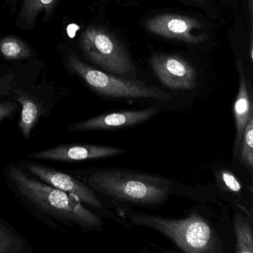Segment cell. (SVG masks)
Segmentation results:
<instances>
[{"mask_svg":"<svg viewBox=\"0 0 253 253\" xmlns=\"http://www.w3.org/2000/svg\"><path fill=\"white\" fill-rule=\"evenodd\" d=\"M68 66L91 90L100 95L111 98H149L169 100L171 94L157 88L149 86L142 81L118 78L107 72L97 70L71 54Z\"/></svg>","mask_w":253,"mask_h":253,"instance_id":"4","label":"cell"},{"mask_svg":"<svg viewBox=\"0 0 253 253\" xmlns=\"http://www.w3.org/2000/svg\"><path fill=\"white\" fill-rule=\"evenodd\" d=\"M253 0H248L249 11H250V18L251 22H253Z\"/></svg>","mask_w":253,"mask_h":253,"instance_id":"20","label":"cell"},{"mask_svg":"<svg viewBox=\"0 0 253 253\" xmlns=\"http://www.w3.org/2000/svg\"><path fill=\"white\" fill-rule=\"evenodd\" d=\"M20 110V106L14 100L0 101V124L5 121L12 120Z\"/></svg>","mask_w":253,"mask_h":253,"instance_id":"18","label":"cell"},{"mask_svg":"<svg viewBox=\"0 0 253 253\" xmlns=\"http://www.w3.org/2000/svg\"><path fill=\"white\" fill-rule=\"evenodd\" d=\"M57 0H23L20 21L25 27L34 24L40 14L43 12L46 19L52 14Z\"/></svg>","mask_w":253,"mask_h":253,"instance_id":"14","label":"cell"},{"mask_svg":"<svg viewBox=\"0 0 253 253\" xmlns=\"http://www.w3.org/2000/svg\"><path fill=\"white\" fill-rule=\"evenodd\" d=\"M29 240L11 223L0 217V253H32Z\"/></svg>","mask_w":253,"mask_h":253,"instance_id":"13","label":"cell"},{"mask_svg":"<svg viewBox=\"0 0 253 253\" xmlns=\"http://www.w3.org/2000/svg\"><path fill=\"white\" fill-rule=\"evenodd\" d=\"M17 163L29 174L73 197L87 207L103 210V203L97 193L72 173L43 165L31 158L20 160Z\"/></svg>","mask_w":253,"mask_h":253,"instance_id":"6","label":"cell"},{"mask_svg":"<svg viewBox=\"0 0 253 253\" xmlns=\"http://www.w3.org/2000/svg\"><path fill=\"white\" fill-rule=\"evenodd\" d=\"M0 54L8 60H22L31 55L29 47L21 40L7 37L0 41Z\"/></svg>","mask_w":253,"mask_h":253,"instance_id":"16","label":"cell"},{"mask_svg":"<svg viewBox=\"0 0 253 253\" xmlns=\"http://www.w3.org/2000/svg\"><path fill=\"white\" fill-rule=\"evenodd\" d=\"M187 1H191V2H196L198 4H204V0H187Z\"/></svg>","mask_w":253,"mask_h":253,"instance_id":"21","label":"cell"},{"mask_svg":"<svg viewBox=\"0 0 253 253\" xmlns=\"http://www.w3.org/2000/svg\"><path fill=\"white\" fill-rule=\"evenodd\" d=\"M12 100L20 106L19 118V131L23 139L29 140L33 131L40 121L51 115L55 106V100L52 96L45 95L42 91L37 90H17L14 93Z\"/></svg>","mask_w":253,"mask_h":253,"instance_id":"9","label":"cell"},{"mask_svg":"<svg viewBox=\"0 0 253 253\" xmlns=\"http://www.w3.org/2000/svg\"><path fill=\"white\" fill-rule=\"evenodd\" d=\"M87 59L110 74L134 78L135 67L124 44L106 28L91 26L81 37Z\"/></svg>","mask_w":253,"mask_h":253,"instance_id":"5","label":"cell"},{"mask_svg":"<svg viewBox=\"0 0 253 253\" xmlns=\"http://www.w3.org/2000/svg\"><path fill=\"white\" fill-rule=\"evenodd\" d=\"M220 177L225 187L232 192H239L242 189V185L236 176L228 170H221Z\"/></svg>","mask_w":253,"mask_h":253,"instance_id":"19","label":"cell"},{"mask_svg":"<svg viewBox=\"0 0 253 253\" xmlns=\"http://www.w3.org/2000/svg\"><path fill=\"white\" fill-rule=\"evenodd\" d=\"M126 149L92 144H61L44 150L31 152L28 158L33 160L80 162L100 159L126 153Z\"/></svg>","mask_w":253,"mask_h":253,"instance_id":"10","label":"cell"},{"mask_svg":"<svg viewBox=\"0 0 253 253\" xmlns=\"http://www.w3.org/2000/svg\"><path fill=\"white\" fill-rule=\"evenodd\" d=\"M138 226L155 229L174 241L185 253H215L222 251L220 241L208 222L198 213L184 219L164 218L149 214H137L131 217Z\"/></svg>","mask_w":253,"mask_h":253,"instance_id":"3","label":"cell"},{"mask_svg":"<svg viewBox=\"0 0 253 253\" xmlns=\"http://www.w3.org/2000/svg\"><path fill=\"white\" fill-rule=\"evenodd\" d=\"M146 29L154 35L191 45H198L208 40L206 33L194 34L205 24L197 17L173 14L154 16L145 23Z\"/></svg>","mask_w":253,"mask_h":253,"instance_id":"7","label":"cell"},{"mask_svg":"<svg viewBox=\"0 0 253 253\" xmlns=\"http://www.w3.org/2000/svg\"><path fill=\"white\" fill-rule=\"evenodd\" d=\"M236 238V253H253V235L250 223L241 214H237L234 223Z\"/></svg>","mask_w":253,"mask_h":253,"instance_id":"15","label":"cell"},{"mask_svg":"<svg viewBox=\"0 0 253 253\" xmlns=\"http://www.w3.org/2000/svg\"><path fill=\"white\" fill-rule=\"evenodd\" d=\"M239 74V88L238 95L233 106L234 117L236 126V135L234 144V158L238 157V149L244 128L250 118L253 116V100H252L251 85L244 72V65L241 60L237 63Z\"/></svg>","mask_w":253,"mask_h":253,"instance_id":"12","label":"cell"},{"mask_svg":"<svg viewBox=\"0 0 253 253\" xmlns=\"http://www.w3.org/2000/svg\"><path fill=\"white\" fill-rule=\"evenodd\" d=\"M157 112L156 108H149L103 114L71 124L66 129L71 132H83L126 128L148 121L155 116Z\"/></svg>","mask_w":253,"mask_h":253,"instance_id":"11","label":"cell"},{"mask_svg":"<svg viewBox=\"0 0 253 253\" xmlns=\"http://www.w3.org/2000/svg\"><path fill=\"white\" fill-rule=\"evenodd\" d=\"M71 173L96 193L120 202L158 205L171 194V182L159 176L104 168L76 169Z\"/></svg>","mask_w":253,"mask_h":253,"instance_id":"2","label":"cell"},{"mask_svg":"<svg viewBox=\"0 0 253 253\" xmlns=\"http://www.w3.org/2000/svg\"><path fill=\"white\" fill-rule=\"evenodd\" d=\"M149 63L157 78L167 88L186 91L197 86L196 70L181 56L158 53L152 55Z\"/></svg>","mask_w":253,"mask_h":253,"instance_id":"8","label":"cell"},{"mask_svg":"<svg viewBox=\"0 0 253 253\" xmlns=\"http://www.w3.org/2000/svg\"><path fill=\"white\" fill-rule=\"evenodd\" d=\"M3 174L16 201L47 227L60 224L87 232L101 229V218L87 206L29 174L18 163L6 164Z\"/></svg>","mask_w":253,"mask_h":253,"instance_id":"1","label":"cell"},{"mask_svg":"<svg viewBox=\"0 0 253 253\" xmlns=\"http://www.w3.org/2000/svg\"><path fill=\"white\" fill-rule=\"evenodd\" d=\"M237 158L242 165L252 171L253 168V116L250 118L244 128Z\"/></svg>","mask_w":253,"mask_h":253,"instance_id":"17","label":"cell"}]
</instances>
